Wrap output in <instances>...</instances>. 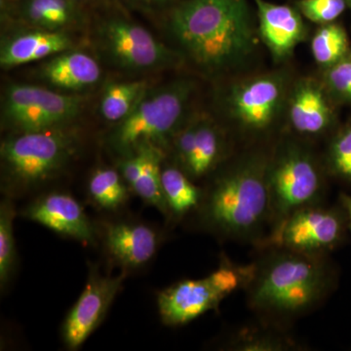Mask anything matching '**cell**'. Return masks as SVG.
<instances>
[{"mask_svg":"<svg viewBox=\"0 0 351 351\" xmlns=\"http://www.w3.org/2000/svg\"><path fill=\"white\" fill-rule=\"evenodd\" d=\"M169 25L189 59L208 73L234 68L255 49L244 0H188L171 14Z\"/></svg>","mask_w":351,"mask_h":351,"instance_id":"obj_1","label":"cell"},{"mask_svg":"<svg viewBox=\"0 0 351 351\" xmlns=\"http://www.w3.org/2000/svg\"><path fill=\"white\" fill-rule=\"evenodd\" d=\"M14 209L9 201L0 207V281L2 285L10 278L15 263V241L13 237Z\"/></svg>","mask_w":351,"mask_h":351,"instance_id":"obj_26","label":"cell"},{"mask_svg":"<svg viewBox=\"0 0 351 351\" xmlns=\"http://www.w3.org/2000/svg\"><path fill=\"white\" fill-rule=\"evenodd\" d=\"M41 80L69 92L82 91L100 80V64L82 51L66 50L48 58L38 69Z\"/></svg>","mask_w":351,"mask_h":351,"instance_id":"obj_15","label":"cell"},{"mask_svg":"<svg viewBox=\"0 0 351 351\" xmlns=\"http://www.w3.org/2000/svg\"><path fill=\"white\" fill-rule=\"evenodd\" d=\"M106 240L112 257L126 267L144 265L156 251V232L144 225H113L108 228Z\"/></svg>","mask_w":351,"mask_h":351,"instance_id":"obj_18","label":"cell"},{"mask_svg":"<svg viewBox=\"0 0 351 351\" xmlns=\"http://www.w3.org/2000/svg\"><path fill=\"white\" fill-rule=\"evenodd\" d=\"M99 40L108 59L119 68L149 71L168 66L172 53L142 25L110 18L101 24Z\"/></svg>","mask_w":351,"mask_h":351,"instance_id":"obj_9","label":"cell"},{"mask_svg":"<svg viewBox=\"0 0 351 351\" xmlns=\"http://www.w3.org/2000/svg\"><path fill=\"white\" fill-rule=\"evenodd\" d=\"M348 1H350V6H351V0H348Z\"/></svg>","mask_w":351,"mask_h":351,"instance_id":"obj_36","label":"cell"},{"mask_svg":"<svg viewBox=\"0 0 351 351\" xmlns=\"http://www.w3.org/2000/svg\"><path fill=\"white\" fill-rule=\"evenodd\" d=\"M269 163L252 157L215 182L205 205L208 223L232 237H252L269 218Z\"/></svg>","mask_w":351,"mask_h":351,"instance_id":"obj_3","label":"cell"},{"mask_svg":"<svg viewBox=\"0 0 351 351\" xmlns=\"http://www.w3.org/2000/svg\"><path fill=\"white\" fill-rule=\"evenodd\" d=\"M143 165V156L140 151H137L132 156H126L121 163V173L127 184L132 188L137 184L141 175Z\"/></svg>","mask_w":351,"mask_h":351,"instance_id":"obj_32","label":"cell"},{"mask_svg":"<svg viewBox=\"0 0 351 351\" xmlns=\"http://www.w3.org/2000/svg\"><path fill=\"white\" fill-rule=\"evenodd\" d=\"M198 122L199 120L189 122L184 128L178 132L177 136H176V152H177L180 162L184 166H186L188 162L191 152H193V145H195Z\"/></svg>","mask_w":351,"mask_h":351,"instance_id":"obj_30","label":"cell"},{"mask_svg":"<svg viewBox=\"0 0 351 351\" xmlns=\"http://www.w3.org/2000/svg\"><path fill=\"white\" fill-rule=\"evenodd\" d=\"M255 267H237L225 263L198 280H184L159 293V313L166 325H184L216 309L219 302L242 284L250 283Z\"/></svg>","mask_w":351,"mask_h":351,"instance_id":"obj_6","label":"cell"},{"mask_svg":"<svg viewBox=\"0 0 351 351\" xmlns=\"http://www.w3.org/2000/svg\"><path fill=\"white\" fill-rule=\"evenodd\" d=\"M73 1H75V2H82V1H85V0H73Z\"/></svg>","mask_w":351,"mask_h":351,"instance_id":"obj_35","label":"cell"},{"mask_svg":"<svg viewBox=\"0 0 351 351\" xmlns=\"http://www.w3.org/2000/svg\"><path fill=\"white\" fill-rule=\"evenodd\" d=\"M161 182L168 208L176 215L186 214L199 202V189L196 188L186 175L178 168L164 169Z\"/></svg>","mask_w":351,"mask_h":351,"instance_id":"obj_23","label":"cell"},{"mask_svg":"<svg viewBox=\"0 0 351 351\" xmlns=\"http://www.w3.org/2000/svg\"><path fill=\"white\" fill-rule=\"evenodd\" d=\"M290 121L304 135H318L331 123L332 113L322 87L311 80L295 87L290 103Z\"/></svg>","mask_w":351,"mask_h":351,"instance_id":"obj_17","label":"cell"},{"mask_svg":"<svg viewBox=\"0 0 351 351\" xmlns=\"http://www.w3.org/2000/svg\"><path fill=\"white\" fill-rule=\"evenodd\" d=\"M73 47V41L64 32H51L34 27L18 32L2 43L0 64L13 68L40 61Z\"/></svg>","mask_w":351,"mask_h":351,"instance_id":"obj_14","label":"cell"},{"mask_svg":"<svg viewBox=\"0 0 351 351\" xmlns=\"http://www.w3.org/2000/svg\"><path fill=\"white\" fill-rule=\"evenodd\" d=\"M75 132L64 127L14 133L2 142V166L18 186H36L58 174L77 151Z\"/></svg>","mask_w":351,"mask_h":351,"instance_id":"obj_5","label":"cell"},{"mask_svg":"<svg viewBox=\"0 0 351 351\" xmlns=\"http://www.w3.org/2000/svg\"><path fill=\"white\" fill-rule=\"evenodd\" d=\"M287 346L284 343L283 339L274 338V337L261 336L243 337L237 348L240 350H280Z\"/></svg>","mask_w":351,"mask_h":351,"instance_id":"obj_31","label":"cell"},{"mask_svg":"<svg viewBox=\"0 0 351 351\" xmlns=\"http://www.w3.org/2000/svg\"><path fill=\"white\" fill-rule=\"evenodd\" d=\"M332 276L319 255L285 250L255 267L249 301L256 311L295 315L325 297Z\"/></svg>","mask_w":351,"mask_h":351,"instance_id":"obj_2","label":"cell"},{"mask_svg":"<svg viewBox=\"0 0 351 351\" xmlns=\"http://www.w3.org/2000/svg\"><path fill=\"white\" fill-rule=\"evenodd\" d=\"M25 216L53 232L91 243L94 230L80 203L64 193H51L32 204Z\"/></svg>","mask_w":351,"mask_h":351,"instance_id":"obj_13","label":"cell"},{"mask_svg":"<svg viewBox=\"0 0 351 351\" xmlns=\"http://www.w3.org/2000/svg\"><path fill=\"white\" fill-rule=\"evenodd\" d=\"M147 89V82H119L108 85L101 99V114L108 121L119 123L128 117Z\"/></svg>","mask_w":351,"mask_h":351,"instance_id":"obj_21","label":"cell"},{"mask_svg":"<svg viewBox=\"0 0 351 351\" xmlns=\"http://www.w3.org/2000/svg\"><path fill=\"white\" fill-rule=\"evenodd\" d=\"M328 86L346 101H351V61L341 62L330 66L326 76Z\"/></svg>","mask_w":351,"mask_h":351,"instance_id":"obj_29","label":"cell"},{"mask_svg":"<svg viewBox=\"0 0 351 351\" xmlns=\"http://www.w3.org/2000/svg\"><path fill=\"white\" fill-rule=\"evenodd\" d=\"M221 152L219 132L210 122L199 120L195 145L184 168L193 177H202L216 165Z\"/></svg>","mask_w":351,"mask_h":351,"instance_id":"obj_22","label":"cell"},{"mask_svg":"<svg viewBox=\"0 0 351 351\" xmlns=\"http://www.w3.org/2000/svg\"><path fill=\"white\" fill-rule=\"evenodd\" d=\"M299 8L307 19L317 24H330L346 9V0H302Z\"/></svg>","mask_w":351,"mask_h":351,"instance_id":"obj_28","label":"cell"},{"mask_svg":"<svg viewBox=\"0 0 351 351\" xmlns=\"http://www.w3.org/2000/svg\"><path fill=\"white\" fill-rule=\"evenodd\" d=\"M283 82L274 75L252 78L233 88L230 95L233 117L249 130L270 125L282 104Z\"/></svg>","mask_w":351,"mask_h":351,"instance_id":"obj_12","label":"cell"},{"mask_svg":"<svg viewBox=\"0 0 351 351\" xmlns=\"http://www.w3.org/2000/svg\"><path fill=\"white\" fill-rule=\"evenodd\" d=\"M339 199H341V205H343V208L346 211V214L348 215V221H350L351 228V195H341Z\"/></svg>","mask_w":351,"mask_h":351,"instance_id":"obj_34","label":"cell"},{"mask_svg":"<svg viewBox=\"0 0 351 351\" xmlns=\"http://www.w3.org/2000/svg\"><path fill=\"white\" fill-rule=\"evenodd\" d=\"M348 36L341 25L325 24L316 32L311 43L314 59L321 66H332L343 60L348 51Z\"/></svg>","mask_w":351,"mask_h":351,"instance_id":"obj_24","label":"cell"},{"mask_svg":"<svg viewBox=\"0 0 351 351\" xmlns=\"http://www.w3.org/2000/svg\"><path fill=\"white\" fill-rule=\"evenodd\" d=\"M82 98L32 84H11L2 97L1 121L14 133L68 125L82 112Z\"/></svg>","mask_w":351,"mask_h":351,"instance_id":"obj_7","label":"cell"},{"mask_svg":"<svg viewBox=\"0 0 351 351\" xmlns=\"http://www.w3.org/2000/svg\"><path fill=\"white\" fill-rule=\"evenodd\" d=\"M125 274L117 277L92 276L64 321L63 337L69 350H77L105 318Z\"/></svg>","mask_w":351,"mask_h":351,"instance_id":"obj_11","label":"cell"},{"mask_svg":"<svg viewBox=\"0 0 351 351\" xmlns=\"http://www.w3.org/2000/svg\"><path fill=\"white\" fill-rule=\"evenodd\" d=\"M21 18L36 29L64 32L82 19L73 0H21Z\"/></svg>","mask_w":351,"mask_h":351,"instance_id":"obj_19","label":"cell"},{"mask_svg":"<svg viewBox=\"0 0 351 351\" xmlns=\"http://www.w3.org/2000/svg\"><path fill=\"white\" fill-rule=\"evenodd\" d=\"M343 234L345 219L339 212L311 204L276 226L271 242L285 250L320 255L338 246Z\"/></svg>","mask_w":351,"mask_h":351,"instance_id":"obj_10","label":"cell"},{"mask_svg":"<svg viewBox=\"0 0 351 351\" xmlns=\"http://www.w3.org/2000/svg\"><path fill=\"white\" fill-rule=\"evenodd\" d=\"M256 2L263 41L274 56H288L304 36L301 16L287 5H277L263 0Z\"/></svg>","mask_w":351,"mask_h":351,"instance_id":"obj_16","label":"cell"},{"mask_svg":"<svg viewBox=\"0 0 351 351\" xmlns=\"http://www.w3.org/2000/svg\"><path fill=\"white\" fill-rule=\"evenodd\" d=\"M89 193L95 202L104 209L113 210L125 202L127 189L117 171L97 170L89 181Z\"/></svg>","mask_w":351,"mask_h":351,"instance_id":"obj_25","label":"cell"},{"mask_svg":"<svg viewBox=\"0 0 351 351\" xmlns=\"http://www.w3.org/2000/svg\"><path fill=\"white\" fill-rule=\"evenodd\" d=\"M329 163L335 175L351 182V126L341 131L332 141Z\"/></svg>","mask_w":351,"mask_h":351,"instance_id":"obj_27","label":"cell"},{"mask_svg":"<svg viewBox=\"0 0 351 351\" xmlns=\"http://www.w3.org/2000/svg\"><path fill=\"white\" fill-rule=\"evenodd\" d=\"M143 156L142 171L133 189L145 202L166 212L168 208L161 182V161L163 154L161 147L156 145H145L138 147Z\"/></svg>","mask_w":351,"mask_h":351,"instance_id":"obj_20","label":"cell"},{"mask_svg":"<svg viewBox=\"0 0 351 351\" xmlns=\"http://www.w3.org/2000/svg\"><path fill=\"white\" fill-rule=\"evenodd\" d=\"M267 184L269 218L274 219L276 226L297 210L313 204L322 181L311 154L292 145L269 164Z\"/></svg>","mask_w":351,"mask_h":351,"instance_id":"obj_8","label":"cell"},{"mask_svg":"<svg viewBox=\"0 0 351 351\" xmlns=\"http://www.w3.org/2000/svg\"><path fill=\"white\" fill-rule=\"evenodd\" d=\"M131 1L145 9L154 10V8L165 5L167 2H169V0H131Z\"/></svg>","mask_w":351,"mask_h":351,"instance_id":"obj_33","label":"cell"},{"mask_svg":"<svg viewBox=\"0 0 351 351\" xmlns=\"http://www.w3.org/2000/svg\"><path fill=\"white\" fill-rule=\"evenodd\" d=\"M193 89V83L184 80L156 89L149 88L110 135L113 149L126 157L142 145L161 147L179 126Z\"/></svg>","mask_w":351,"mask_h":351,"instance_id":"obj_4","label":"cell"}]
</instances>
